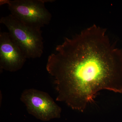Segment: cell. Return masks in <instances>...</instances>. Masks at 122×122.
I'll list each match as a JSON object with an SVG mask.
<instances>
[{"label": "cell", "instance_id": "6da1fadb", "mask_svg": "<svg viewBox=\"0 0 122 122\" xmlns=\"http://www.w3.org/2000/svg\"><path fill=\"white\" fill-rule=\"evenodd\" d=\"M57 101L83 112L99 91L122 93V50L105 29L94 25L65 37L48 57Z\"/></svg>", "mask_w": 122, "mask_h": 122}, {"label": "cell", "instance_id": "7a4b0ae2", "mask_svg": "<svg viewBox=\"0 0 122 122\" xmlns=\"http://www.w3.org/2000/svg\"><path fill=\"white\" fill-rule=\"evenodd\" d=\"M0 23L7 27L10 37L22 50L27 59L41 56L44 46L41 30L25 25L11 14L1 17Z\"/></svg>", "mask_w": 122, "mask_h": 122}, {"label": "cell", "instance_id": "3957f363", "mask_svg": "<svg viewBox=\"0 0 122 122\" xmlns=\"http://www.w3.org/2000/svg\"><path fill=\"white\" fill-rule=\"evenodd\" d=\"M45 0H1L0 5H8L11 14L23 24L41 30L50 23L52 15L46 7Z\"/></svg>", "mask_w": 122, "mask_h": 122}, {"label": "cell", "instance_id": "277c9868", "mask_svg": "<svg viewBox=\"0 0 122 122\" xmlns=\"http://www.w3.org/2000/svg\"><path fill=\"white\" fill-rule=\"evenodd\" d=\"M20 99L28 113L38 119L48 121L61 117V109L46 92L26 89L22 92Z\"/></svg>", "mask_w": 122, "mask_h": 122}, {"label": "cell", "instance_id": "5b68a950", "mask_svg": "<svg viewBox=\"0 0 122 122\" xmlns=\"http://www.w3.org/2000/svg\"><path fill=\"white\" fill-rule=\"evenodd\" d=\"M20 48L8 32L0 33V69L10 72L21 69L27 59Z\"/></svg>", "mask_w": 122, "mask_h": 122}]
</instances>
